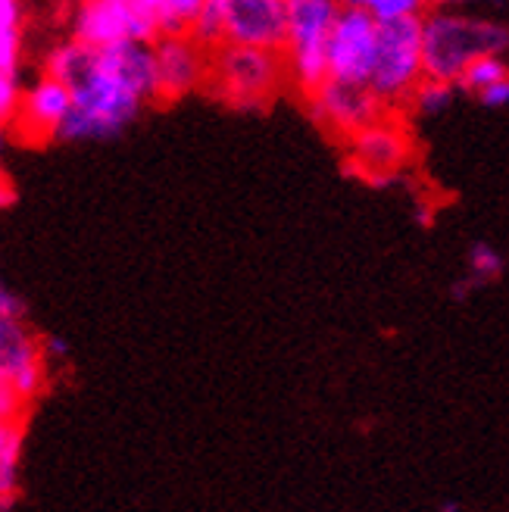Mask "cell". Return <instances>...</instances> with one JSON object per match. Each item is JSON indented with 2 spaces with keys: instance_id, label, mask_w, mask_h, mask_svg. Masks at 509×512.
I'll return each mask as SVG.
<instances>
[{
  "instance_id": "cell-6",
  "label": "cell",
  "mask_w": 509,
  "mask_h": 512,
  "mask_svg": "<svg viewBox=\"0 0 509 512\" xmlns=\"http://www.w3.org/2000/svg\"><path fill=\"white\" fill-rule=\"evenodd\" d=\"M425 82L422 60V16L394 25H378V57L372 69V94L385 107L410 104L413 91Z\"/></svg>"
},
{
  "instance_id": "cell-11",
  "label": "cell",
  "mask_w": 509,
  "mask_h": 512,
  "mask_svg": "<svg viewBox=\"0 0 509 512\" xmlns=\"http://www.w3.org/2000/svg\"><path fill=\"white\" fill-rule=\"evenodd\" d=\"M0 375H4L13 391L29 403L47 384V360L41 341L25 328L22 319L0 316Z\"/></svg>"
},
{
  "instance_id": "cell-15",
  "label": "cell",
  "mask_w": 509,
  "mask_h": 512,
  "mask_svg": "<svg viewBox=\"0 0 509 512\" xmlns=\"http://www.w3.org/2000/svg\"><path fill=\"white\" fill-rule=\"evenodd\" d=\"M22 22V7L16 0H0V69L4 72H19Z\"/></svg>"
},
{
  "instance_id": "cell-8",
  "label": "cell",
  "mask_w": 509,
  "mask_h": 512,
  "mask_svg": "<svg viewBox=\"0 0 509 512\" xmlns=\"http://www.w3.org/2000/svg\"><path fill=\"white\" fill-rule=\"evenodd\" d=\"M413 157V138L397 122L381 116L363 132H356L347 141V163L350 169L369 185H388L403 172Z\"/></svg>"
},
{
  "instance_id": "cell-24",
  "label": "cell",
  "mask_w": 509,
  "mask_h": 512,
  "mask_svg": "<svg viewBox=\"0 0 509 512\" xmlns=\"http://www.w3.org/2000/svg\"><path fill=\"white\" fill-rule=\"evenodd\" d=\"M0 316H13V319H22L25 316L22 300L4 285V278H0Z\"/></svg>"
},
{
  "instance_id": "cell-12",
  "label": "cell",
  "mask_w": 509,
  "mask_h": 512,
  "mask_svg": "<svg viewBox=\"0 0 509 512\" xmlns=\"http://www.w3.org/2000/svg\"><path fill=\"white\" fill-rule=\"evenodd\" d=\"M154 69L160 100H178L194 88L207 85L210 50H203L191 35L160 38L154 44Z\"/></svg>"
},
{
  "instance_id": "cell-10",
  "label": "cell",
  "mask_w": 509,
  "mask_h": 512,
  "mask_svg": "<svg viewBox=\"0 0 509 512\" xmlns=\"http://www.w3.org/2000/svg\"><path fill=\"white\" fill-rule=\"evenodd\" d=\"M225 44L282 54L288 44V0H225Z\"/></svg>"
},
{
  "instance_id": "cell-13",
  "label": "cell",
  "mask_w": 509,
  "mask_h": 512,
  "mask_svg": "<svg viewBox=\"0 0 509 512\" xmlns=\"http://www.w3.org/2000/svg\"><path fill=\"white\" fill-rule=\"evenodd\" d=\"M72 113V94L63 82L38 75L22 97V107L16 116V135L22 141H47L60 138V128Z\"/></svg>"
},
{
  "instance_id": "cell-4",
  "label": "cell",
  "mask_w": 509,
  "mask_h": 512,
  "mask_svg": "<svg viewBox=\"0 0 509 512\" xmlns=\"http://www.w3.org/2000/svg\"><path fill=\"white\" fill-rule=\"evenodd\" d=\"M338 7L332 0H288V44L282 50L288 79L300 94L313 97L328 82V38Z\"/></svg>"
},
{
  "instance_id": "cell-18",
  "label": "cell",
  "mask_w": 509,
  "mask_h": 512,
  "mask_svg": "<svg viewBox=\"0 0 509 512\" xmlns=\"http://www.w3.org/2000/svg\"><path fill=\"white\" fill-rule=\"evenodd\" d=\"M191 38L203 50H210V54L225 44V0H203L200 13L191 25Z\"/></svg>"
},
{
  "instance_id": "cell-2",
  "label": "cell",
  "mask_w": 509,
  "mask_h": 512,
  "mask_svg": "<svg viewBox=\"0 0 509 512\" xmlns=\"http://www.w3.org/2000/svg\"><path fill=\"white\" fill-rule=\"evenodd\" d=\"M509 50V25L488 16L431 7L422 13L425 79L456 85L478 57H503Z\"/></svg>"
},
{
  "instance_id": "cell-1",
  "label": "cell",
  "mask_w": 509,
  "mask_h": 512,
  "mask_svg": "<svg viewBox=\"0 0 509 512\" xmlns=\"http://www.w3.org/2000/svg\"><path fill=\"white\" fill-rule=\"evenodd\" d=\"M44 75L63 82L72 94V113L60 128V141H110L138 119L150 100H160L154 47L147 44L91 50L63 38L47 50Z\"/></svg>"
},
{
  "instance_id": "cell-9",
  "label": "cell",
  "mask_w": 509,
  "mask_h": 512,
  "mask_svg": "<svg viewBox=\"0 0 509 512\" xmlns=\"http://www.w3.org/2000/svg\"><path fill=\"white\" fill-rule=\"evenodd\" d=\"M307 104H310V116L322 128H328L332 135H341L347 141L385 116V104L372 94V88L344 85L332 79H328L313 97H307Z\"/></svg>"
},
{
  "instance_id": "cell-3",
  "label": "cell",
  "mask_w": 509,
  "mask_h": 512,
  "mask_svg": "<svg viewBox=\"0 0 509 512\" xmlns=\"http://www.w3.org/2000/svg\"><path fill=\"white\" fill-rule=\"evenodd\" d=\"M285 82V57L275 50L222 44L210 54L207 88L235 110H263Z\"/></svg>"
},
{
  "instance_id": "cell-19",
  "label": "cell",
  "mask_w": 509,
  "mask_h": 512,
  "mask_svg": "<svg viewBox=\"0 0 509 512\" xmlns=\"http://www.w3.org/2000/svg\"><path fill=\"white\" fill-rule=\"evenodd\" d=\"M453 97H456V85L438 82V79H425V82L413 91L410 107H413L419 116H438V113H444V110L453 104Z\"/></svg>"
},
{
  "instance_id": "cell-5",
  "label": "cell",
  "mask_w": 509,
  "mask_h": 512,
  "mask_svg": "<svg viewBox=\"0 0 509 512\" xmlns=\"http://www.w3.org/2000/svg\"><path fill=\"white\" fill-rule=\"evenodd\" d=\"M69 38L91 50L160 41L157 0H88L72 10Z\"/></svg>"
},
{
  "instance_id": "cell-21",
  "label": "cell",
  "mask_w": 509,
  "mask_h": 512,
  "mask_svg": "<svg viewBox=\"0 0 509 512\" xmlns=\"http://www.w3.org/2000/svg\"><path fill=\"white\" fill-rule=\"evenodd\" d=\"M469 272L472 281H494L503 272V256L494 244L478 241L469 247Z\"/></svg>"
},
{
  "instance_id": "cell-14",
  "label": "cell",
  "mask_w": 509,
  "mask_h": 512,
  "mask_svg": "<svg viewBox=\"0 0 509 512\" xmlns=\"http://www.w3.org/2000/svg\"><path fill=\"white\" fill-rule=\"evenodd\" d=\"M22 422L0 419V506H10L22 469Z\"/></svg>"
},
{
  "instance_id": "cell-17",
  "label": "cell",
  "mask_w": 509,
  "mask_h": 512,
  "mask_svg": "<svg viewBox=\"0 0 509 512\" xmlns=\"http://www.w3.org/2000/svg\"><path fill=\"white\" fill-rule=\"evenodd\" d=\"M503 79H509V63L503 57H478L475 63L466 66V72L460 75V79H456V88L481 97L488 88H494Z\"/></svg>"
},
{
  "instance_id": "cell-28",
  "label": "cell",
  "mask_w": 509,
  "mask_h": 512,
  "mask_svg": "<svg viewBox=\"0 0 509 512\" xmlns=\"http://www.w3.org/2000/svg\"><path fill=\"white\" fill-rule=\"evenodd\" d=\"M7 150V125H0V157H4Z\"/></svg>"
},
{
  "instance_id": "cell-27",
  "label": "cell",
  "mask_w": 509,
  "mask_h": 512,
  "mask_svg": "<svg viewBox=\"0 0 509 512\" xmlns=\"http://www.w3.org/2000/svg\"><path fill=\"white\" fill-rule=\"evenodd\" d=\"M13 197H16V194H13V188H10V185L4 182V178H0V210H4V207H10V203H13Z\"/></svg>"
},
{
  "instance_id": "cell-20",
  "label": "cell",
  "mask_w": 509,
  "mask_h": 512,
  "mask_svg": "<svg viewBox=\"0 0 509 512\" xmlns=\"http://www.w3.org/2000/svg\"><path fill=\"white\" fill-rule=\"evenodd\" d=\"M366 10L378 25H394L403 19H419L425 13V4H419V0H366Z\"/></svg>"
},
{
  "instance_id": "cell-7",
  "label": "cell",
  "mask_w": 509,
  "mask_h": 512,
  "mask_svg": "<svg viewBox=\"0 0 509 512\" xmlns=\"http://www.w3.org/2000/svg\"><path fill=\"white\" fill-rule=\"evenodd\" d=\"M378 57V22L366 4H341L328 38V79L369 88Z\"/></svg>"
},
{
  "instance_id": "cell-26",
  "label": "cell",
  "mask_w": 509,
  "mask_h": 512,
  "mask_svg": "<svg viewBox=\"0 0 509 512\" xmlns=\"http://www.w3.org/2000/svg\"><path fill=\"white\" fill-rule=\"evenodd\" d=\"M41 350H44V360H66V356H69V344L60 335H50L41 344Z\"/></svg>"
},
{
  "instance_id": "cell-25",
  "label": "cell",
  "mask_w": 509,
  "mask_h": 512,
  "mask_svg": "<svg viewBox=\"0 0 509 512\" xmlns=\"http://www.w3.org/2000/svg\"><path fill=\"white\" fill-rule=\"evenodd\" d=\"M478 100H481V104H485V107H491V110L506 107V104H509V79H503V82H497L494 88H488V91L481 94Z\"/></svg>"
},
{
  "instance_id": "cell-23",
  "label": "cell",
  "mask_w": 509,
  "mask_h": 512,
  "mask_svg": "<svg viewBox=\"0 0 509 512\" xmlns=\"http://www.w3.org/2000/svg\"><path fill=\"white\" fill-rule=\"evenodd\" d=\"M22 409H25V400L13 391V384L0 375V419L22 422Z\"/></svg>"
},
{
  "instance_id": "cell-22",
  "label": "cell",
  "mask_w": 509,
  "mask_h": 512,
  "mask_svg": "<svg viewBox=\"0 0 509 512\" xmlns=\"http://www.w3.org/2000/svg\"><path fill=\"white\" fill-rule=\"evenodd\" d=\"M22 97H25V91H22V82H19V72L0 69V125L16 122Z\"/></svg>"
},
{
  "instance_id": "cell-16",
  "label": "cell",
  "mask_w": 509,
  "mask_h": 512,
  "mask_svg": "<svg viewBox=\"0 0 509 512\" xmlns=\"http://www.w3.org/2000/svg\"><path fill=\"white\" fill-rule=\"evenodd\" d=\"M203 0H157V25L160 38H182L191 35V25L200 13Z\"/></svg>"
}]
</instances>
